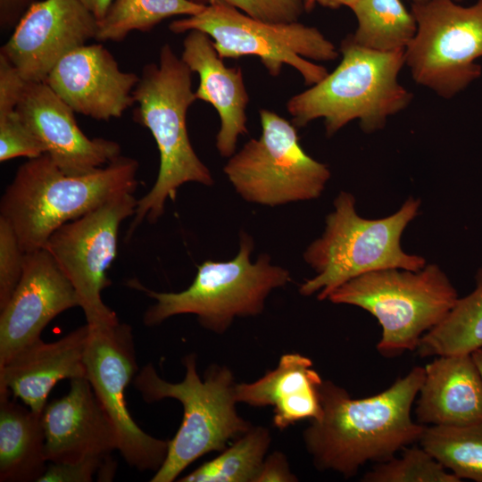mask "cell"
I'll return each mask as SVG.
<instances>
[{
	"instance_id": "obj_1",
	"label": "cell",
	"mask_w": 482,
	"mask_h": 482,
	"mask_svg": "<svg viewBox=\"0 0 482 482\" xmlns=\"http://www.w3.org/2000/svg\"><path fill=\"white\" fill-rule=\"evenodd\" d=\"M424 375V367L416 366L386 390L362 399L323 380L320 414L303 434L314 466L351 478L368 461H386L419 442L425 425L413 421L411 412Z\"/></svg>"
},
{
	"instance_id": "obj_2",
	"label": "cell",
	"mask_w": 482,
	"mask_h": 482,
	"mask_svg": "<svg viewBox=\"0 0 482 482\" xmlns=\"http://www.w3.org/2000/svg\"><path fill=\"white\" fill-rule=\"evenodd\" d=\"M193 73L165 44L160 50L158 64L144 68L133 90L137 103L135 120L153 135L160 167L153 187L137 201L129 237L143 221L154 223L163 214L166 201H174L183 184L214 183L209 169L194 151L187 129V112L196 100L192 89Z\"/></svg>"
},
{
	"instance_id": "obj_3",
	"label": "cell",
	"mask_w": 482,
	"mask_h": 482,
	"mask_svg": "<svg viewBox=\"0 0 482 482\" xmlns=\"http://www.w3.org/2000/svg\"><path fill=\"white\" fill-rule=\"evenodd\" d=\"M138 162L119 156L84 176H68L47 154L21 164L0 202V217L25 253L43 249L52 233L112 197L136 190Z\"/></svg>"
},
{
	"instance_id": "obj_4",
	"label": "cell",
	"mask_w": 482,
	"mask_h": 482,
	"mask_svg": "<svg viewBox=\"0 0 482 482\" xmlns=\"http://www.w3.org/2000/svg\"><path fill=\"white\" fill-rule=\"evenodd\" d=\"M342 60L320 82L292 96L287 109L295 127L323 119L328 136L352 120L371 133L388 117L405 109L412 94L398 81L404 50L379 52L355 44L348 36L340 46Z\"/></svg>"
},
{
	"instance_id": "obj_5",
	"label": "cell",
	"mask_w": 482,
	"mask_h": 482,
	"mask_svg": "<svg viewBox=\"0 0 482 482\" xmlns=\"http://www.w3.org/2000/svg\"><path fill=\"white\" fill-rule=\"evenodd\" d=\"M196 360L195 353L182 359L186 376L179 383L162 378L151 363L137 371L133 379L146 403L173 398L183 407L181 424L169 441L166 459L152 482L174 481L192 462L211 452L223 451L229 441L253 427L237 411L233 372L226 366L212 364L203 380Z\"/></svg>"
},
{
	"instance_id": "obj_6",
	"label": "cell",
	"mask_w": 482,
	"mask_h": 482,
	"mask_svg": "<svg viewBox=\"0 0 482 482\" xmlns=\"http://www.w3.org/2000/svg\"><path fill=\"white\" fill-rule=\"evenodd\" d=\"M420 205L419 199L410 197L394 214L370 220L357 213L353 195L341 191L334 211L327 216L323 234L303 253L316 275L300 286V294L318 293V299L324 300L344 283L370 271L424 268L423 257L406 253L401 246L403 232L417 216Z\"/></svg>"
},
{
	"instance_id": "obj_7",
	"label": "cell",
	"mask_w": 482,
	"mask_h": 482,
	"mask_svg": "<svg viewBox=\"0 0 482 482\" xmlns=\"http://www.w3.org/2000/svg\"><path fill=\"white\" fill-rule=\"evenodd\" d=\"M458 294L436 265L419 270L398 268L370 271L344 283L329 294L334 303L358 306L382 328L378 352L394 358L416 351L421 337L452 310Z\"/></svg>"
},
{
	"instance_id": "obj_8",
	"label": "cell",
	"mask_w": 482,
	"mask_h": 482,
	"mask_svg": "<svg viewBox=\"0 0 482 482\" xmlns=\"http://www.w3.org/2000/svg\"><path fill=\"white\" fill-rule=\"evenodd\" d=\"M253 247L252 237L242 233L234 259L204 262L192 284L181 292H156L131 280L132 287L156 301L145 312L144 323L154 326L175 315L194 314L202 327L223 334L235 318L262 313L269 294L291 278L287 270L272 265L268 254H261L253 263Z\"/></svg>"
},
{
	"instance_id": "obj_9",
	"label": "cell",
	"mask_w": 482,
	"mask_h": 482,
	"mask_svg": "<svg viewBox=\"0 0 482 482\" xmlns=\"http://www.w3.org/2000/svg\"><path fill=\"white\" fill-rule=\"evenodd\" d=\"M171 32L206 33L224 58L257 56L270 75H279L283 65L295 69L305 85L320 82L328 73L312 61L338 57L334 44L315 27L296 21L272 22L253 18L235 7L215 2L197 14L170 22Z\"/></svg>"
},
{
	"instance_id": "obj_10",
	"label": "cell",
	"mask_w": 482,
	"mask_h": 482,
	"mask_svg": "<svg viewBox=\"0 0 482 482\" xmlns=\"http://www.w3.org/2000/svg\"><path fill=\"white\" fill-rule=\"evenodd\" d=\"M259 114L260 137L223 168L236 191L247 202L268 206L318 198L330 178L328 165L304 152L293 123L270 110Z\"/></svg>"
},
{
	"instance_id": "obj_11",
	"label": "cell",
	"mask_w": 482,
	"mask_h": 482,
	"mask_svg": "<svg viewBox=\"0 0 482 482\" xmlns=\"http://www.w3.org/2000/svg\"><path fill=\"white\" fill-rule=\"evenodd\" d=\"M415 36L405 64L419 85L451 98L478 79L482 67V0L462 6L454 0L412 3Z\"/></svg>"
},
{
	"instance_id": "obj_12",
	"label": "cell",
	"mask_w": 482,
	"mask_h": 482,
	"mask_svg": "<svg viewBox=\"0 0 482 482\" xmlns=\"http://www.w3.org/2000/svg\"><path fill=\"white\" fill-rule=\"evenodd\" d=\"M137 201L132 192L117 195L62 225L44 247L75 289L87 324L91 327L119 321L116 313L103 302L101 293L111 285L106 272L116 257L120 226L134 216Z\"/></svg>"
},
{
	"instance_id": "obj_13",
	"label": "cell",
	"mask_w": 482,
	"mask_h": 482,
	"mask_svg": "<svg viewBox=\"0 0 482 482\" xmlns=\"http://www.w3.org/2000/svg\"><path fill=\"white\" fill-rule=\"evenodd\" d=\"M88 327L84 359L87 378L116 428L118 451L139 471H156L166 459L169 441L143 431L126 403L125 390L137 372L132 328L120 321Z\"/></svg>"
},
{
	"instance_id": "obj_14",
	"label": "cell",
	"mask_w": 482,
	"mask_h": 482,
	"mask_svg": "<svg viewBox=\"0 0 482 482\" xmlns=\"http://www.w3.org/2000/svg\"><path fill=\"white\" fill-rule=\"evenodd\" d=\"M98 20L79 0L35 2L15 25L3 54L27 82H45L68 54L96 38Z\"/></svg>"
},
{
	"instance_id": "obj_15",
	"label": "cell",
	"mask_w": 482,
	"mask_h": 482,
	"mask_svg": "<svg viewBox=\"0 0 482 482\" xmlns=\"http://www.w3.org/2000/svg\"><path fill=\"white\" fill-rule=\"evenodd\" d=\"M73 307H79L76 291L48 251L26 253L21 278L0 310V366L40 340L46 326Z\"/></svg>"
},
{
	"instance_id": "obj_16",
	"label": "cell",
	"mask_w": 482,
	"mask_h": 482,
	"mask_svg": "<svg viewBox=\"0 0 482 482\" xmlns=\"http://www.w3.org/2000/svg\"><path fill=\"white\" fill-rule=\"evenodd\" d=\"M25 124L68 176H84L120 156V145L102 137L89 138L79 128L74 111L46 82L25 81L16 106Z\"/></svg>"
},
{
	"instance_id": "obj_17",
	"label": "cell",
	"mask_w": 482,
	"mask_h": 482,
	"mask_svg": "<svg viewBox=\"0 0 482 482\" xmlns=\"http://www.w3.org/2000/svg\"><path fill=\"white\" fill-rule=\"evenodd\" d=\"M139 78L124 72L100 44L82 46L65 55L46 83L73 111L98 120L120 118L136 101Z\"/></svg>"
},
{
	"instance_id": "obj_18",
	"label": "cell",
	"mask_w": 482,
	"mask_h": 482,
	"mask_svg": "<svg viewBox=\"0 0 482 482\" xmlns=\"http://www.w3.org/2000/svg\"><path fill=\"white\" fill-rule=\"evenodd\" d=\"M41 420L47 462L108 456L119 448L116 428L87 378L71 379L68 394L46 403Z\"/></svg>"
},
{
	"instance_id": "obj_19",
	"label": "cell",
	"mask_w": 482,
	"mask_h": 482,
	"mask_svg": "<svg viewBox=\"0 0 482 482\" xmlns=\"http://www.w3.org/2000/svg\"><path fill=\"white\" fill-rule=\"evenodd\" d=\"M89 327L83 325L50 343L42 339L0 366V391L41 415L54 386L62 379L87 378L85 353Z\"/></svg>"
},
{
	"instance_id": "obj_20",
	"label": "cell",
	"mask_w": 482,
	"mask_h": 482,
	"mask_svg": "<svg viewBox=\"0 0 482 482\" xmlns=\"http://www.w3.org/2000/svg\"><path fill=\"white\" fill-rule=\"evenodd\" d=\"M182 61L199 76L196 100L212 104L220 126L216 147L223 157L235 154L239 136L245 135L249 96L240 67H228L214 47L212 39L199 30H190L183 41Z\"/></svg>"
},
{
	"instance_id": "obj_21",
	"label": "cell",
	"mask_w": 482,
	"mask_h": 482,
	"mask_svg": "<svg viewBox=\"0 0 482 482\" xmlns=\"http://www.w3.org/2000/svg\"><path fill=\"white\" fill-rule=\"evenodd\" d=\"M416 403L422 425L482 422V376L471 353L438 355L425 367Z\"/></svg>"
},
{
	"instance_id": "obj_22",
	"label": "cell",
	"mask_w": 482,
	"mask_h": 482,
	"mask_svg": "<svg viewBox=\"0 0 482 482\" xmlns=\"http://www.w3.org/2000/svg\"><path fill=\"white\" fill-rule=\"evenodd\" d=\"M322 379L312 362L299 353L280 357L276 369L268 370L253 383L236 385L237 403L253 407H273V425L283 430L305 420L316 419L321 411L320 386Z\"/></svg>"
},
{
	"instance_id": "obj_23",
	"label": "cell",
	"mask_w": 482,
	"mask_h": 482,
	"mask_svg": "<svg viewBox=\"0 0 482 482\" xmlns=\"http://www.w3.org/2000/svg\"><path fill=\"white\" fill-rule=\"evenodd\" d=\"M41 415L0 391V481H37L46 469Z\"/></svg>"
},
{
	"instance_id": "obj_24",
	"label": "cell",
	"mask_w": 482,
	"mask_h": 482,
	"mask_svg": "<svg viewBox=\"0 0 482 482\" xmlns=\"http://www.w3.org/2000/svg\"><path fill=\"white\" fill-rule=\"evenodd\" d=\"M475 288L458 298L445 318L421 337L416 349L421 358L471 353L482 348V266Z\"/></svg>"
},
{
	"instance_id": "obj_25",
	"label": "cell",
	"mask_w": 482,
	"mask_h": 482,
	"mask_svg": "<svg viewBox=\"0 0 482 482\" xmlns=\"http://www.w3.org/2000/svg\"><path fill=\"white\" fill-rule=\"evenodd\" d=\"M351 10L357 28L350 38L371 50H405L417 31L416 20L402 0H360Z\"/></svg>"
},
{
	"instance_id": "obj_26",
	"label": "cell",
	"mask_w": 482,
	"mask_h": 482,
	"mask_svg": "<svg viewBox=\"0 0 482 482\" xmlns=\"http://www.w3.org/2000/svg\"><path fill=\"white\" fill-rule=\"evenodd\" d=\"M418 443L459 479L482 482V422L425 426Z\"/></svg>"
},
{
	"instance_id": "obj_27",
	"label": "cell",
	"mask_w": 482,
	"mask_h": 482,
	"mask_svg": "<svg viewBox=\"0 0 482 482\" xmlns=\"http://www.w3.org/2000/svg\"><path fill=\"white\" fill-rule=\"evenodd\" d=\"M270 445L264 427H252L216 458L204 462L180 482H256Z\"/></svg>"
},
{
	"instance_id": "obj_28",
	"label": "cell",
	"mask_w": 482,
	"mask_h": 482,
	"mask_svg": "<svg viewBox=\"0 0 482 482\" xmlns=\"http://www.w3.org/2000/svg\"><path fill=\"white\" fill-rule=\"evenodd\" d=\"M204 8L191 0H113L98 21L95 39L119 42L133 30L148 32L170 17L195 15Z\"/></svg>"
},
{
	"instance_id": "obj_29",
	"label": "cell",
	"mask_w": 482,
	"mask_h": 482,
	"mask_svg": "<svg viewBox=\"0 0 482 482\" xmlns=\"http://www.w3.org/2000/svg\"><path fill=\"white\" fill-rule=\"evenodd\" d=\"M363 482H460L420 445L403 448L395 456L379 462L362 478Z\"/></svg>"
},
{
	"instance_id": "obj_30",
	"label": "cell",
	"mask_w": 482,
	"mask_h": 482,
	"mask_svg": "<svg viewBox=\"0 0 482 482\" xmlns=\"http://www.w3.org/2000/svg\"><path fill=\"white\" fill-rule=\"evenodd\" d=\"M44 154V145L25 124L16 109L0 114L1 162L21 156L32 159Z\"/></svg>"
},
{
	"instance_id": "obj_31",
	"label": "cell",
	"mask_w": 482,
	"mask_h": 482,
	"mask_svg": "<svg viewBox=\"0 0 482 482\" xmlns=\"http://www.w3.org/2000/svg\"><path fill=\"white\" fill-rule=\"evenodd\" d=\"M25 256L14 230L0 217V310L6 305L21 278Z\"/></svg>"
},
{
	"instance_id": "obj_32",
	"label": "cell",
	"mask_w": 482,
	"mask_h": 482,
	"mask_svg": "<svg viewBox=\"0 0 482 482\" xmlns=\"http://www.w3.org/2000/svg\"><path fill=\"white\" fill-rule=\"evenodd\" d=\"M115 468L110 455L88 457L76 462H50L38 482H90L96 474L101 481H110Z\"/></svg>"
},
{
	"instance_id": "obj_33",
	"label": "cell",
	"mask_w": 482,
	"mask_h": 482,
	"mask_svg": "<svg viewBox=\"0 0 482 482\" xmlns=\"http://www.w3.org/2000/svg\"><path fill=\"white\" fill-rule=\"evenodd\" d=\"M208 5L220 2L235 7L244 13L262 21L272 22L296 21L304 11L303 0H191Z\"/></svg>"
},
{
	"instance_id": "obj_34",
	"label": "cell",
	"mask_w": 482,
	"mask_h": 482,
	"mask_svg": "<svg viewBox=\"0 0 482 482\" xmlns=\"http://www.w3.org/2000/svg\"><path fill=\"white\" fill-rule=\"evenodd\" d=\"M295 482L297 478L291 472L287 457L281 452L266 456L256 482Z\"/></svg>"
},
{
	"instance_id": "obj_35",
	"label": "cell",
	"mask_w": 482,
	"mask_h": 482,
	"mask_svg": "<svg viewBox=\"0 0 482 482\" xmlns=\"http://www.w3.org/2000/svg\"><path fill=\"white\" fill-rule=\"evenodd\" d=\"M35 0H0V24L2 28L16 25Z\"/></svg>"
},
{
	"instance_id": "obj_36",
	"label": "cell",
	"mask_w": 482,
	"mask_h": 482,
	"mask_svg": "<svg viewBox=\"0 0 482 482\" xmlns=\"http://www.w3.org/2000/svg\"><path fill=\"white\" fill-rule=\"evenodd\" d=\"M99 21L106 13L113 0H79Z\"/></svg>"
},
{
	"instance_id": "obj_37",
	"label": "cell",
	"mask_w": 482,
	"mask_h": 482,
	"mask_svg": "<svg viewBox=\"0 0 482 482\" xmlns=\"http://www.w3.org/2000/svg\"><path fill=\"white\" fill-rule=\"evenodd\" d=\"M360 0H312V8L316 4L322 5L328 8H338L341 6H347L351 8Z\"/></svg>"
},
{
	"instance_id": "obj_38",
	"label": "cell",
	"mask_w": 482,
	"mask_h": 482,
	"mask_svg": "<svg viewBox=\"0 0 482 482\" xmlns=\"http://www.w3.org/2000/svg\"><path fill=\"white\" fill-rule=\"evenodd\" d=\"M471 354L482 376V348L472 352Z\"/></svg>"
},
{
	"instance_id": "obj_39",
	"label": "cell",
	"mask_w": 482,
	"mask_h": 482,
	"mask_svg": "<svg viewBox=\"0 0 482 482\" xmlns=\"http://www.w3.org/2000/svg\"><path fill=\"white\" fill-rule=\"evenodd\" d=\"M303 5H304V9L306 11H310L312 9V0H303Z\"/></svg>"
},
{
	"instance_id": "obj_40",
	"label": "cell",
	"mask_w": 482,
	"mask_h": 482,
	"mask_svg": "<svg viewBox=\"0 0 482 482\" xmlns=\"http://www.w3.org/2000/svg\"><path fill=\"white\" fill-rule=\"evenodd\" d=\"M412 3H423V2H426L428 0H411Z\"/></svg>"
},
{
	"instance_id": "obj_41",
	"label": "cell",
	"mask_w": 482,
	"mask_h": 482,
	"mask_svg": "<svg viewBox=\"0 0 482 482\" xmlns=\"http://www.w3.org/2000/svg\"><path fill=\"white\" fill-rule=\"evenodd\" d=\"M455 2L459 3V2H461L462 0H454Z\"/></svg>"
}]
</instances>
